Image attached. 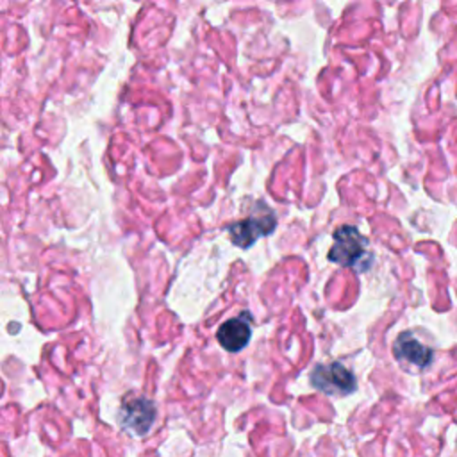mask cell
Instances as JSON below:
<instances>
[{"instance_id":"obj_1","label":"cell","mask_w":457,"mask_h":457,"mask_svg":"<svg viewBox=\"0 0 457 457\" xmlns=\"http://www.w3.org/2000/svg\"><path fill=\"white\" fill-rule=\"evenodd\" d=\"M368 239L353 225H341L334 230V245L328 250V261L357 268L368 253Z\"/></svg>"},{"instance_id":"obj_2","label":"cell","mask_w":457,"mask_h":457,"mask_svg":"<svg viewBox=\"0 0 457 457\" xmlns=\"http://www.w3.org/2000/svg\"><path fill=\"white\" fill-rule=\"evenodd\" d=\"M311 384L330 396H346L355 391V377L341 362L318 364L311 373Z\"/></svg>"},{"instance_id":"obj_3","label":"cell","mask_w":457,"mask_h":457,"mask_svg":"<svg viewBox=\"0 0 457 457\" xmlns=\"http://www.w3.org/2000/svg\"><path fill=\"white\" fill-rule=\"evenodd\" d=\"M275 225H277V221H275V216L271 212H268L264 216H250L243 221L228 225L230 241L236 246L250 248L259 237L268 236L270 232H273Z\"/></svg>"},{"instance_id":"obj_4","label":"cell","mask_w":457,"mask_h":457,"mask_svg":"<svg viewBox=\"0 0 457 457\" xmlns=\"http://www.w3.org/2000/svg\"><path fill=\"white\" fill-rule=\"evenodd\" d=\"M118 420L125 430H129L136 436H143L152 427V423L155 420V407L146 398L125 400L120 409Z\"/></svg>"},{"instance_id":"obj_5","label":"cell","mask_w":457,"mask_h":457,"mask_svg":"<svg viewBox=\"0 0 457 457\" xmlns=\"http://www.w3.org/2000/svg\"><path fill=\"white\" fill-rule=\"evenodd\" d=\"M216 337H218V343L227 352L243 350L252 337L248 316H237V318H230V320L223 321L216 332Z\"/></svg>"},{"instance_id":"obj_6","label":"cell","mask_w":457,"mask_h":457,"mask_svg":"<svg viewBox=\"0 0 457 457\" xmlns=\"http://www.w3.org/2000/svg\"><path fill=\"white\" fill-rule=\"evenodd\" d=\"M395 355L400 361H407L412 366L425 368L432 361V348L416 339L412 332H403L396 337Z\"/></svg>"}]
</instances>
